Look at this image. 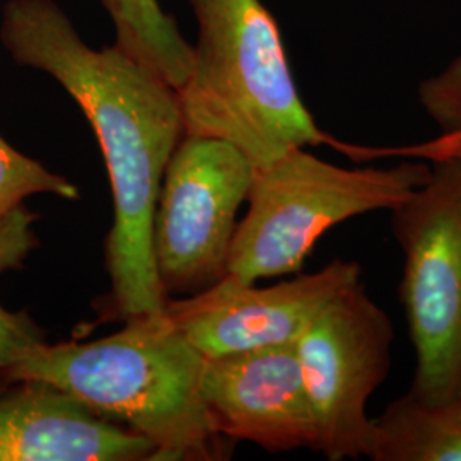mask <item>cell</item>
<instances>
[{
    "instance_id": "obj_1",
    "label": "cell",
    "mask_w": 461,
    "mask_h": 461,
    "mask_svg": "<svg viewBox=\"0 0 461 461\" xmlns=\"http://www.w3.org/2000/svg\"><path fill=\"white\" fill-rule=\"evenodd\" d=\"M0 41L16 64L60 84L98 139L113 192L104 243L110 314L127 321L163 313L152 217L166 166L185 135L176 91L115 45L89 47L55 0H7Z\"/></svg>"
},
{
    "instance_id": "obj_2",
    "label": "cell",
    "mask_w": 461,
    "mask_h": 461,
    "mask_svg": "<svg viewBox=\"0 0 461 461\" xmlns=\"http://www.w3.org/2000/svg\"><path fill=\"white\" fill-rule=\"evenodd\" d=\"M205 357L167 314L127 320L91 342L34 347L5 383L43 381L79 398L91 411L148 438L158 461L228 458L200 393Z\"/></svg>"
},
{
    "instance_id": "obj_3",
    "label": "cell",
    "mask_w": 461,
    "mask_h": 461,
    "mask_svg": "<svg viewBox=\"0 0 461 461\" xmlns=\"http://www.w3.org/2000/svg\"><path fill=\"white\" fill-rule=\"evenodd\" d=\"M197 23L190 74L176 91L185 135L212 137L264 167L294 149L340 146L314 122L262 0H188Z\"/></svg>"
},
{
    "instance_id": "obj_4",
    "label": "cell",
    "mask_w": 461,
    "mask_h": 461,
    "mask_svg": "<svg viewBox=\"0 0 461 461\" xmlns=\"http://www.w3.org/2000/svg\"><path fill=\"white\" fill-rule=\"evenodd\" d=\"M429 171L426 163L344 167L306 148L287 152L255 169L226 276L243 284L296 276L327 230L357 215L392 211Z\"/></svg>"
},
{
    "instance_id": "obj_5",
    "label": "cell",
    "mask_w": 461,
    "mask_h": 461,
    "mask_svg": "<svg viewBox=\"0 0 461 461\" xmlns=\"http://www.w3.org/2000/svg\"><path fill=\"white\" fill-rule=\"evenodd\" d=\"M403 253L400 297L415 350L411 393L461 398V149L432 158L428 180L392 211Z\"/></svg>"
},
{
    "instance_id": "obj_6",
    "label": "cell",
    "mask_w": 461,
    "mask_h": 461,
    "mask_svg": "<svg viewBox=\"0 0 461 461\" xmlns=\"http://www.w3.org/2000/svg\"><path fill=\"white\" fill-rule=\"evenodd\" d=\"M255 166L226 140L183 135L159 188L152 257L166 297L194 296L228 274L238 212Z\"/></svg>"
},
{
    "instance_id": "obj_7",
    "label": "cell",
    "mask_w": 461,
    "mask_h": 461,
    "mask_svg": "<svg viewBox=\"0 0 461 461\" xmlns=\"http://www.w3.org/2000/svg\"><path fill=\"white\" fill-rule=\"evenodd\" d=\"M395 331L390 316L361 279L329 301L294 342L312 403L318 445L327 460H357L367 453V403L392 366Z\"/></svg>"
},
{
    "instance_id": "obj_8",
    "label": "cell",
    "mask_w": 461,
    "mask_h": 461,
    "mask_svg": "<svg viewBox=\"0 0 461 461\" xmlns=\"http://www.w3.org/2000/svg\"><path fill=\"white\" fill-rule=\"evenodd\" d=\"M359 279L361 265L352 260L270 287L226 276L194 296L167 297L165 313L203 357L294 344L329 301Z\"/></svg>"
},
{
    "instance_id": "obj_9",
    "label": "cell",
    "mask_w": 461,
    "mask_h": 461,
    "mask_svg": "<svg viewBox=\"0 0 461 461\" xmlns=\"http://www.w3.org/2000/svg\"><path fill=\"white\" fill-rule=\"evenodd\" d=\"M200 393L215 430L228 441L268 453L316 451V422L294 344L205 357Z\"/></svg>"
},
{
    "instance_id": "obj_10",
    "label": "cell",
    "mask_w": 461,
    "mask_h": 461,
    "mask_svg": "<svg viewBox=\"0 0 461 461\" xmlns=\"http://www.w3.org/2000/svg\"><path fill=\"white\" fill-rule=\"evenodd\" d=\"M0 393V461L154 460L148 438L101 417L43 381H13Z\"/></svg>"
},
{
    "instance_id": "obj_11",
    "label": "cell",
    "mask_w": 461,
    "mask_h": 461,
    "mask_svg": "<svg viewBox=\"0 0 461 461\" xmlns=\"http://www.w3.org/2000/svg\"><path fill=\"white\" fill-rule=\"evenodd\" d=\"M371 424L369 460L461 461V398L428 403L409 392Z\"/></svg>"
},
{
    "instance_id": "obj_12",
    "label": "cell",
    "mask_w": 461,
    "mask_h": 461,
    "mask_svg": "<svg viewBox=\"0 0 461 461\" xmlns=\"http://www.w3.org/2000/svg\"><path fill=\"white\" fill-rule=\"evenodd\" d=\"M113 23L116 49L154 72L175 91L186 81L194 49L159 0H98Z\"/></svg>"
},
{
    "instance_id": "obj_13",
    "label": "cell",
    "mask_w": 461,
    "mask_h": 461,
    "mask_svg": "<svg viewBox=\"0 0 461 461\" xmlns=\"http://www.w3.org/2000/svg\"><path fill=\"white\" fill-rule=\"evenodd\" d=\"M38 194L76 200L79 188L64 176L24 156L0 135V217L24 205V200Z\"/></svg>"
},
{
    "instance_id": "obj_14",
    "label": "cell",
    "mask_w": 461,
    "mask_h": 461,
    "mask_svg": "<svg viewBox=\"0 0 461 461\" xmlns=\"http://www.w3.org/2000/svg\"><path fill=\"white\" fill-rule=\"evenodd\" d=\"M417 99L453 148L461 149V55L419 83Z\"/></svg>"
},
{
    "instance_id": "obj_15",
    "label": "cell",
    "mask_w": 461,
    "mask_h": 461,
    "mask_svg": "<svg viewBox=\"0 0 461 461\" xmlns=\"http://www.w3.org/2000/svg\"><path fill=\"white\" fill-rule=\"evenodd\" d=\"M45 342V333L24 313L7 312L0 304V383L34 347Z\"/></svg>"
},
{
    "instance_id": "obj_16",
    "label": "cell",
    "mask_w": 461,
    "mask_h": 461,
    "mask_svg": "<svg viewBox=\"0 0 461 461\" xmlns=\"http://www.w3.org/2000/svg\"><path fill=\"white\" fill-rule=\"evenodd\" d=\"M34 221L36 214L30 212L24 205L0 217V274L19 268L38 245Z\"/></svg>"
}]
</instances>
